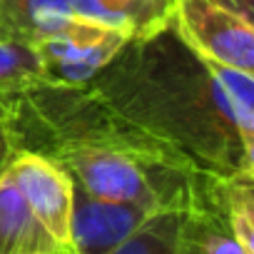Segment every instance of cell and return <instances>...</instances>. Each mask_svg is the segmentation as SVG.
I'll return each mask as SVG.
<instances>
[{
	"instance_id": "6da1fadb",
	"label": "cell",
	"mask_w": 254,
	"mask_h": 254,
	"mask_svg": "<svg viewBox=\"0 0 254 254\" xmlns=\"http://www.w3.org/2000/svg\"><path fill=\"white\" fill-rule=\"evenodd\" d=\"M115 117L202 175H254L224 90L172 28L130 40L85 85Z\"/></svg>"
},
{
	"instance_id": "7a4b0ae2",
	"label": "cell",
	"mask_w": 254,
	"mask_h": 254,
	"mask_svg": "<svg viewBox=\"0 0 254 254\" xmlns=\"http://www.w3.org/2000/svg\"><path fill=\"white\" fill-rule=\"evenodd\" d=\"M175 35L202 60L254 75L252 20L214 0H175Z\"/></svg>"
},
{
	"instance_id": "3957f363",
	"label": "cell",
	"mask_w": 254,
	"mask_h": 254,
	"mask_svg": "<svg viewBox=\"0 0 254 254\" xmlns=\"http://www.w3.org/2000/svg\"><path fill=\"white\" fill-rule=\"evenodd\" d=\"M127 43L130 40L115 30L72 18L65 28L28 45L43 67L45 85L85 87Z\"/></svg>"
},
{
	"instance_id": "277c9868",
	"label": "cell",
	"mask_w": 254,
	"mask_h": 254,
	"mask_svg": "<svg viewBox=\"0 0 254 254\" xmlns=\"http://www.w3.org/2000/svg\"><path fill=\"white\" fill-rule=\"evenodd\" d=\"M8 172L13 175L35 219L70 254V214H72L70 175L50 157L25 150L13 155Z\"/></svg>"
},
{
	"instance_id": "5b68a950",
	"label": "cell",
	"mask_w": 254,
	"mask_h": 254,
	"mask_svg": "<svg viewBox=\"0 0 254 254\" xmlns=\"http://www.w3.org/2000/svg\"><path fill=\"white\" fill-rule=\"evenodd\" d=\"M150 217L152 212L137 204L92 197L72 182L70 254H112Z\"/></svg>"
},
{
	"instance_id": "8992f818",
	"label": "cell",
	"mask_w": 254,
	"mask_h": 254,
	"mask_svg": "<svg viewBox=\"0 0 254 254\" xmlns=\"http://www.w3.org/2000/svg\"><path fill=\"white\" fill-rule=\"evenodd\" d=\"M70 18H80L127 40H145L172 25L175 0H60Z\"/></svg>"
},
{
	"instance_id": "52a82bcc",
	"label": "cell",
	"mask_w": 254,
	"mask_h": 254,
	"mask_svg": "<svg viewBox=\"0 0 254 254\" xmlns=\"http://www.w3.org/2000/svg\"><path fill=\"white\" fill-rule=\"evenodd\" d=\"M0 254H67L35 219L13 175H0Z\"/></svg>"
},
{
	"instance_id": "ba28073f",
	"label": "cell",
	"mask_w": 254,
	"mask_h": 254,
	"mask_svg": "<svg viewBox=\"0 0 254 254\" xmlns=\"http://www.w3.org/2000/svg\"><path fill=\"white\" fill-rule=\"evenodd\" d=\"M182 222V212H157L112 254H180Z\"/></svg>"
},
{
	"instance_id": "9c48e42d",
	"label": "cell",
	"mask_w": 254,
	"mask_h": 254,
	"mask_svg": "<svg viewBox=\"0 0 254 254\" xmlns=\"http://www.w3.org/2000/svg\"><path fill=\"white\" fill-rule=\"evenodd\" d=\"M207 65L224 90L229 112L234 117V125L239 130L244 147L254 152V75L234 70V67H224L217 63H207Z\"/></svg>"
},
{
	"instance_id": "30bf717a",
	"label": "cell",
	"mask_w": 254,
	"mask_h": 254,
	"mask_svg": "<svg viewBox=\"0 0 254 254\" xmlns=\"http://www.w3.org/2000/svg\"><path fill=\"white\" fill-rule=\"evenodd\" d=\"M13 155H15V145H13V137L8 132V125H5L3 115H0V175L8 170Z\"/></svg>"
},
{
	"instance_id": "8fae6325",
	"label": "cell",
	"mask_w": 254,
	"mask_h": 254,
	"mask_svg": "<svg viewBox=\"0 0 254 254\" xmlns=\"http://www.w3.org/2000/svg\"><path fill=\"white\" fill-rule=\"evenodd\" d=\"M180 254H199V249H197V244L185 234V229H182V242H180Z\"/></svg>"
},
{
	"instance_id": "7c38bea8",
	"label": "cell",
	"mask_w": 254,
	"mask_h": 254,
	"mask_svg": "<svg viewBox=\"0 0 254 254\" xmlns=\"http://www.w3.org/2000/svg\"><path fill=\"white\" fill-rule=\"evenodd\" d=\"M0 38H10V35L5 33V25H3V20H0Z\"/></svg>"
}]
</instances>
